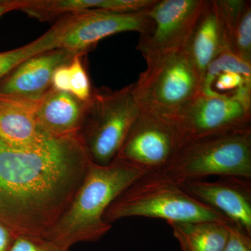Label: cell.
Returning <instances> with one entry per match:
<instances>
[{
	"label": "cell",
	"instance_id": "cell-1",
	"mask_svg": "<svg viewBox=\"0 0 251 251\" xmlns=\"http://www.w3.org/2000/svg\"><path fill=\"white\" fill-rule=\"evenodd\" d=\"M91 163L78 134L32 149L0 140V221L18 235L49 239Z\"/></svg>",
	"mask_w": 251,
	"mask_h": 251
},
{
	"label": "cell",
	"instance_id": "cell-2",
	"mask_svg": "<svg viewBox=\"0 0 251 251\" xmlns=\"http://www.w3.org/2000/svg\"><path fill=\"white\" fill-rule=\"evenodd\" d=\"M146 174L117 158L106 166L91 163L72 203L49 239L68 248L77 242L99 240L112 227L103 219L109 206Z\"/></svg>",
	"mask_w": 251,
	"mask_h": 251
},
{
	"label": "cell",
	"instance_id": "cell-3",
	"mask_svg": "<svg viewBox=\"0 0 251 251\" xmlns=\"http://www.w3.org/2000/svg\"><path fill=\"white\" fill-rule=\"evenodd\" d=\"M130 217L163 219L170 223L230 222L212 208L200 202L181 185L156 173H148L126 188L104 214L112 225Z\"/></svg>",
	"mask_w": 251,
	"mask_h": 251
},
{
	"label": "cell",
	"instance_id": "cell-4",
	"mask_svg": "<svg viewBox=\"0 0 251 251\" xmlns=\"http://www.w3.org/2000/svg\"><path fill=\"white\" fill-rule=\"evenodd\" d=\"M146 69L132 84L140 111L171 122L201 92L202 79L184 49L145 59Z\"/></svg>",
	"mask_w": 251,
	"mask_h": 251
},
{
	"label": "cell",
	"instance_id": "cell-5",
	"mask_svg": "<svg viewBox=\"0 0 251 251\" xmlns=\"http://www.w3.org/2000/svg\"><path fill=\"white\" fill-rule=\"evenodd\" d=\"M178 184L206 176L251 179V130L180 147L171 161L153 172Z\"/></svg>",
	"mask_w": 251,
	"mask_h": 251
},
{
	"label": "cell",
	"instance_id": "cell-6",
	"mask_svg": "<svg viewBox=\"0 0 251 251\" xmlns=\"http://www.w3.org/2000/svg\"><path fill=\"white\" fill-rule=\"evenodd\" d=\"M132 87L131 84L119 90L94 89L87 100L78 135L94 164L106 166L116 158L139 115Z\"/></svg>",
	"mask_w": 251,
	"mask_h": 251
},
{
	"label": "cell",
	"instance_id": "cell-7",
	"mask_svg": "<svg viewBox=\"0 0 251 251\" xmlns=\"http://www.w3.org/2000/svg\"><path fill=\"white\" fill-rule=\"evenodd\" d=\"M170 123L180 148L198 140L251 130V105L234 97L201 92Z\"/></svg>",
	"mask_w": 251,
	"mask_h": 251
},
{
	"label": "cell",
	"instance_id": "cell-8",
	"mask_svg": "<svg viewBox=\"0 0 251 251\" xmlns=\"http://www.w3.org/2000/svg\"><path fill=\"white\" fill-rule=\"evenodd\" d=\"M148 9L133 13L93 10L64 15L53 25L57 48L85 54L99 41L113 34L125 31L144 34L151 25Z\"/></svg>",
	"mask_w": 251,
	"mask_h": 251
},
{
	"label": "cell",
	"instance_id": "cell-9",
	"mask_svg": "<svg viewBox=\"0 0 251 251\" xmlns=\"http://www.w3.org/2000/svg\"><path fill=\"white\" fill-rule=\"evenodd\" d=\"M206 0H156L148 9L151 25L136 49L144 58L185 49Z\"/></svg>",
	"mask_w": 251,
	"mask_h": 251
},
{
	"label": "cell",
	"instance_id": "cell-10",
	"mask_svg": "<svg viewBox=\"0 0 251 251\" xmlns=\"http://www.w3.org/2000/svg\"><path fill=\"white\" fill-rule=\"evenodd\" d=\"M179 148L169 122L140 111L115 158L147 173H153L166 166Z\"/></svg>",
	"mask_w": 251,
	"mask_h": 251
},
{
	"label": "cell",
	"instance_id": "cell-11",
	"mask_svg": "<svg viewBox=\"0 0 251 251\" xmlns=\"http://www.w3.org/2000/svg\"><path fill=\"white\" fill-rule=\"evenodd\" d=\"M179 184L188 194L251 236L250 180L223 177L215 181L191 180Z\"/></svg>",
	"mask_w": 251,
	"mask_h": 251
},
{
	"label": "cell",
	"instance_id": "cell-12",
	"mask_svg": "<svg viewBox=\"0 0 251 251\" xmlns=\"http://www.w3.org/2000/svg\"><path fill=\"white\" fill-rule=\"evenodd\" d=\"M75 55L55 49L31 56L0 80V94L36 103L52 88L54 71Z\"/></svg>",
	"mask_w": 251,
	"mask_h": 251
},
{
	"label": "cell",
	"instance_id": "cell-13",
	"mask_svg": "<svg viewBox=\"0 0 251 251\" xmlns=\"http://www.w3.org/2000/svg\"><path fill=\"white\" fill-rule=\"evenodd\" d=\"M87 102L69 92L51 88L36 105V120L39 128L50 138L78 134Z\"/></svg>",
	"mask_w": 251,
	"mask_h": 251
},
{
	"label": "cell",
	"instance_id": "cell-14",
	"mask_svg": "<svg viewBox=\"0 0 251 251\" xmlns=\"http://www.w3.org/2000/svg\"><path fill=\"white\" fill-rule=\"evenodd\" d=\"M34 102L0 94V140L16 149L38 148L50 138L36 122Z\"/></svg>",
	"mask_w": 251,
	"mask_h": 251
},
{
	"label": "cell",
	"instance_id": "cell-15",
	"mask_svg": "<svg viewBox=\"0 0 251 251\" xmlns=\"http://www.w3.org/2000/svg\"><path fill=\"white\" fill-rule=\"evenodd\" d=\"M184 50L201 79L211 62L229 50L226 27L216 0H206Z\"/></svg>",
	"mask_w": 251,
	"mask_h": 251
},
{
	"label": "cell",
	"instance_id": "cell-16",
	"mask_svg": "<svg viewBox=\"0 0 251 251\" xmlns=\"http://www.w3.org/2000/svg\"><path fill=\"white\" fill-rule=\"evenodd\" d=\"M201 92L234 97L251 105V64L225 51L206 68Z\"/></svg>",
	"mask_w": 251,
	"mask_h": 251
},
{
	"label": "cell",
	"instance_id": "cell-17",
	"mask_svg": "<svg viewBox=\"0 0 251 251\" xmlns=\"http://www.w3.org/2000/svg\"><path fill=\"white\" fill-rule=\"evenodd\" d=\"M216 1L226 27L229 51L251 64V1Z\"/></svg>",
	"mask_w": 251,
	"mask_h": 251
},
{
	"label": "cell",
	"instance_id": "cell-18",
	"mask_svg": "<svg viewBox=\"0 0 251 251\" xmlns=\"http://www.w3.org/2000/svg\"><path fill=\"white\" fill-rule=\"evenodd\" d=\"M182 251H222L227 237V223H170Z\"/></svg>",
	"mask_w": 251,
	"mask_h": 251
},
{
	"label": "cell",
	"instance_id": "cell-19",
	"mask_svg": "<svg viewBox=\"0 0 251 251\" xmlns=\"http://www.w3.org/2000/svg\"><path fill=\"white\" fill-rule=\"evenodd\" d=\"M57 49L55 29L52 27L44 35L23 47L0 52V80L18 64L34 54Z\"/></svg>",
	"mask_w": 251,
	"mask_h": 251
},
{
	"label": "cell",
	"instance_id": "cell-20",
	"mask_svg": "<svg viewBox=\"0 0 251 251\" xmlns=\"http://www.w3.org/2000/svg\"><path fill=\"white\" fill-rule=\"evenodd\" d=\"M85 54H75L69 64L70 72V93L82 101H87L94 89L82 62Z\"/></svg>",
	"mask_w": 251,
	"mask_h": 251
},
{
	"label": "cell",
	"instance_id": "cell-21",
	"mask_svg": "<svg viewBox=\"0 0 251 251\" xmlns=\"http://www.w3.org/2000/svg\"><path fill=\"white\" fill-rule=\"evenodd\" d=\"M69 248L47 238L19 234L9 251H69Z\"/></svg>",
	"mask_w": 251,
	"mask_h": 251
},
{
	"label": "cell",
	"instance_id": "cell-22",
	"mask_svg": "<svg viewBox=\"0 0 251 251\" xmlns=\"http://www.w3.org/2000/svg\"><path fill=\"white\" fill-rule=\"evenodd\" d=\"M222 251H251V236L233 224H228L227 240Z\"/></svg>",
	"mask_w": 251,
	"mask_h": 251
},
{
	"label": "cell",
	"instance_id": "cell-23",
	"mask_svg": "<svg viewBox=\"0 0 251 251\" xmlns=\"http://www.w3.org/2000/svg\"><path fill=\"white\" fill-rule=\"evenodd\" d=\"M69 63L60 66L54 71L52 77V88L54 90L70 93Z\"/></svg>",
	"mask_w": 251,
	"mask_h": 251
},
{
	"label": "cell",
	"instance_id": "cell-24",
	"mask_svg": "<svg viewBox=\"0 0 251 251\" xmlns=\"http://www.w3.org/2000/svg\"><path fill=\"white\" fill-rule=\"evenodd\" d=\"M18 234L0 221V251H9Z\"/></svg>",
	"mask_w": 251,
	"mask_h": 251
},
{
	"label": "cell",
	"instance_id": "cell-25",
	"mask_svg": "<svg viewBox=\"0 0 251 251\" xmlns=\"http://www.w3.org/2000/svg\"><path fill=\"white\" fill-rule=\"evenodd\" d=\"M21 1H0V17L14 10L21 9Z\"/></svg>",
	"mask_w": 251,
	"mask_h": 251
}]
</instances>
